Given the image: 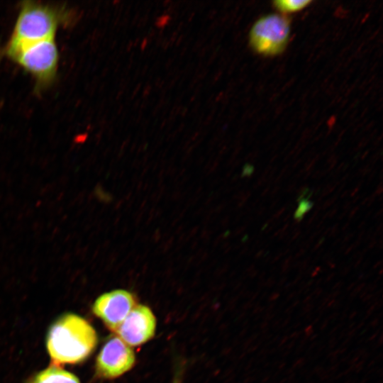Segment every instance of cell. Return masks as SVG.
<instances>
[{
	"instance_id": "cell-1",
	"label": "cell",
	"mask_w": 383,
	"mask_h": 383,
	"mask_svg": "<svg viewBox=\"0 0 383 383\" xmlns=\"http://www.w3.org/2000/svg\"><path fill=\"white\" fill-rule=\"evenodd\" d=\"M97 335L84 318L66 313L50 327L46 347L54 365L74 364L83 361L94 350Z\"/></svg>"
},
{
	"instance_id": "cell-2",
	"label": "cell",
	"mask_w": 383,
	"mask_h": 383,
	"mask_svg": "<svg viewBox=\"0 0 383 383\" xmlns=\"http://www.w3.org/2000/svg\"><path fill=\"white\" fill-rule=\"evenodd\" d=\"M1 56L30 74L35 82L36 91L47 89L56 79L59 51L55 38L37 41L9 39L1 50Z\"/></svg>"
},
{
	"instance_id": "cell-3",
	"label": "cell",
	"mask_w": 383,
	"mask_h": 383,
	"mask_svg": "<svg viewBox=\"0 0 383 383\" xmlns=\"http://www.w3.org/2000/svg\"><path fill=\"white\" fill-rule=\"evenodd\" d=\"M72 12L65 6L24 1L21 3L9 39L37 41L54 38L60 27L72 23Z\"/></svg>"
},
{
	"instance_id": "cell-4",
	"label": "cell",
	"mask_w": 383,
	"mask_h": 383,
	"mask_svg": "<svg viewBox=\"0 0 383 383\" xmlns=\"http://www.w3.org/2000/svg\"><path fill=\"white\" fill-rule=\"evenodd\" d=\"M290 19L284 15L270 13L260 17L249 32V44L260 55L274 56L286 49L290 37Z\"/></svg>"
},
{
	"instance_id": "cell-5",
	"label": "cell",
	"mask_w": 383,
	"mask_h": 383,
	"mask_svg": "<svg viewBox=\"0 0 383 383\" xmlns=\"http://www.w3.org/2000/svg\"><path fill=\"white\" fill-rule=\"evenodd\" d=\"M135 353L132 348L118 337L109 339L96 358V371L106 378L117 377L134 365Z\"/></svg>"
},
{
	"instance_id": "cell-6",
	"label": "cell",
	"mask_w": 383,
	"mask_h": 383,
	"mask_svg": "<svg viewBox=\"0 0 383 383\" xmlns=\"http://www.w3.org/2000/svg\"><path fill=\"white\" fill-rule=\"evenodd\" d=\"M135 305L131 293L117 289L99 296L93 304L92 310L110 330L116 332Z\"/></svg>"
},
{
	"instance_id": "cell-7",
	"label": "cell",
	"mask_w": 383,
	"mask_h": 383,
	"mask_svg": "<svg viewBox=\"0 0 383 383\" xmlns=\"http://www.w3.org/2000/svg\"><path fill=\"white\" fill-rule=\"evenodd\" d=\"M155 326L156 320L152 311L146 306L136 304L116 333L129 346H136L152 338Z\"/></svg>"
},
{
	"instance_id": "cell-8",
	"label": "cell",
	"mask_w": 383,
	"mask_h": 383,
	"mask_svg": "<svg viewBox=\"0 0 383 383\" xmlns=\"http://www.w3.org/2000/svg\"><path fill=\"white\" fill-rule=\"evenodd\" d=\"M26 383H80L72 373L52 365L33 375Z\"/></svg>"
},
{
	"instance_id": "cell-9",
	"label": "cell",
	"mask_w": 383,
	"mask_h": 383,
	"mask_svg": "<svg viewBox=\"0 0 383 383\" xmlns=\"http://www.w3.org/2000/svg\"><path fill=\"white\" fill-rule=\"evenodd\" d=\"M312 2L311 0H277L273 1V6L283 13H290L304 9Z\"/></svg>"
},
{
	"instance_id": "cell-10",
	"label": "cell",
	"mask_w": 383,
	"mask_h": 383,
	"mask_svg": "<svg viewBox=\"0 0 383 383\" xmlns=\"http://www.w3.org/2000/svg\"><path fill=\"white\" fill-rule=\"evenodd\" d=\"M311 207V204L308 201H303L300 206L299 209L296 211L295 217L299 218V217H301L302 215Z\"/></svg>"
}]
</instances>
